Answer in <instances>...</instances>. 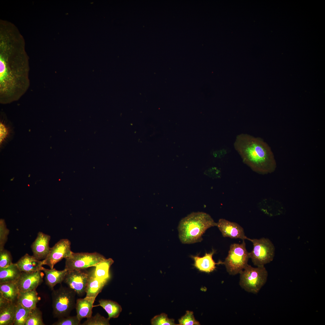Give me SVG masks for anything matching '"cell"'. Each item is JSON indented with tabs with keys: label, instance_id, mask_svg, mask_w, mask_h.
<instances>
[{
	"label": "cell",
	"instance_id": "cell-1",
	"mask_svg": "<svg viewBox=\"0 0 325 325\" xmlns=\"http://www.w3.org/2000/svg\"><path fill=\"white\" fill-rule=\"evenodd\" d=\"M23 40L6 36L0 38V102L18 100L30 84L28 57Z\"/></svg>",
	"mask_w": 325,
	"mask_h": 325
},
{
	"label": "cell",
	"instance_id": "cell-2",
	"mask_svg": "<svg viewBox=\"0 0 325 325\" xmlns=\"http://www.w3.org/2000/svg\"><path fill=\"white\" fill-rule=\"evenodd\" d=\"M234 145L243 163L254 172L265 175L275 170L277 163L274 154L262 138L241 133L236 136Z\"/></svg>",
	"mask_w": 325,
	"mask_h": 325
},
{
	"label": "cell",
	"instance_id": "cell-3",
	"mask_svg": "<svg viewBox=\"0 0 325 325\" xmlns=\"http://www.w3.org/2000/svg\"><path fill=\"white\" fill-rule=\"evenodd\" d=\"M216 226L217 223L207 213L192 212L179 222L178 226L179 239L182 243L185 244L200 242L206 230Z\"/></svg>",
	"mask_w": 325,
	"mask_h": 325
},
{
	"label": "cell",
	"instance_id": "cell-4",
	"mask_svg": "<svg viewBox=\"0 0 325 325\" xmlns=\"http://www.w3.org/2000/svg\"><path fill=\"white\" fill-rule=\"evenodd\" d=\"M76 293L69 287L61 285L52 290V307L54 317L59 318L70 315L75 308Z\"/></svg>",
	"mask_w": 325,
	"mask_h": 325
},
{
	"label": "cell",
	"instance_id": "cell-5",
	"mask_svg": "<svg viewBox=\"0 0 325 325\" xmlns=\"http://www.w3.org/2000/svg\"><path fill=\"white\" fill-rule=\"evenodd\" d=\"M239 274L240 286L254 294L258 293L265 284L268 274L264 266L254 268L248 264Z\"/></svg>",
	"mask_w": 325,
	"mask_h": 325
},
{
	"label": "cell",
	"instance_id": "cell-6",
	"mask_svg": "<svg viewBox=\"0 0 325 325\" xmlns=\"http://www.w3.org/2000/svg\"><path fill=\"white\" fill-rule=\"evenodd\" d=\"M249 258L246 243L243 240L241 243L231 245L228 255L222 264L230 275H235L240 274L248 265Z\"/></svg>",
	"mask_w": 325,
	"mask_h": 325
},
{
	"label": "cell",
	"instance_id": "cell-7",
	"mask_svg": "<svg viewBox=\"0 0 325 325\" xmlns=\"http://www.w3.org/2000/svg\"><path fill=\"white\" fill-rule=\"evenodd\" d=\"M253 245L252 251L249 252V258L255 266H263L273 261L275 248L268 239L263 237L259 239H249Z\"/></svg>",
	"mask_w": 325,
	"mask_h": 325
},
{
	"label": "cell",
	"instance_id": "cell-8",
	"mask_svg": "<svg viewBox=\"0 0 325 325\" xmlns=\"http://www.w3.org/2000/svg\"><path fill=\"white\" fill-rule=\"evenodd\" d=\"M102 255L97 252L74 253L65 259V269L67 271L85 270L96 266L105 259Z\"/></svg>",
	"mask_w": 325,
	"mask_h": 325
},
{
	"label": "cell",
	"instance_id": "cell-9",
	"mask_svg": "<svg viewBox=\"0 0 325 325\" xmlns=\"http://www.w3.org/2000/svg\"><path fill=\"white\" fill-rule=\"evenodd\" d=\"M84 270L68 271L63 282L78 295L82 296L85 290L90 276V272Z\"/></svg>",
	"mask_w": 325,
	"mask_h": 325
},
{
	"label": "cell",
	"instance_id": "cell-10",
	"mask_svg": "<svg viewBox=\"0 0 325 325\" xmlns=\"http://www.w3.org/2000/svg\"><path fill=\"white\" fill-rule=\"evenodd\" d=\"M71 243L67 239L60 240L50 248L46 258L42 260L43 265L48 266L50 268L63 258L69 257L73 252L71 250Z\"/></svg>",
	"mask_w": 325,
	"mask_h": 325
},
{
	"label": "cell",
	"instance_id": "cell-11",
	"mask_svg": "<svg viewBox=\"0 0 325 325\" xmlns=\"http://www.w3.org/2000/svg\"><path fill=\"white\" fill-rule=\"evenodd\" d=\"M216 226L224 237L249 240L245 235L243 228L238 223L223 218L220 219Z\"/></svg>",
	"mask_w": 325,
	"mask_h": 325
},
{
	"label": "cell",
	"instance_id": "cell-12",
	"mask_svg": "<svg viewBox=\"0 0 325 325\" xmlns=\"http://www.w3.org/2000/svg\"><path fill=\"white\" fill-rule=\"evenodd\" d=\"M41 271L32 272H22L17 280L20 292L36 290L43 281L44 274Z\"/></svg>",
	"mask_w": 325,
	"mask_h": 325
},
{
	"label": "cell",
	"instance_id": "cell-13",
	"mask_svg": "<svg viewBox=\"0 0 325 325\" xmlns=\"http://www.w3.org/2000/svg\"><path fill=\"white\" fill-rule=\"evenodd\" d=\"M51 237L50 235L39 232L37 237L32 244L31 248L33 255L39 260L45 259L49 252V246Z\"/></svg>",
	"mask_w": 325,
	"mask_h": 325
},
{
	"label": "cell",
	"instance_id": "cell-14",
	"mask_svg": "<svg viewBox=\"0 0 325 325\" xmlns=\"http://www.w3.org/2000/svg\"><path fill=\"white\" fill-rule=\"evenodd\" d=\"M215 252L212 249L211 252L206 253L202 257L191 255V257L194 261L195 267L201 272L209 273L213 271L216 268V265L222 264L221 261L216 263L213 259V256Z\"/></svg>",
	"mask_w": 325,
	"mask_h": 325
},
{
	"label": "cell",
	"instance_id": "cell-15",
	"mask_svg": "<svg viewBox=\"0 0 325 325\" xmlns=\"http://www.w3.org/2000/svg\"><path fill=\"white\" fill-rule=\"evenodd\" d=\"M21 272H32L41 271L43 261L37 259L33 255L26 253L15 263Z\"/></svg>",
	"mask_w": 325,
	"mask_h": 325
},
{
	"label": "cell",
	"instance_id": "cell-16",
	"mask_svg": "<svg viewBox=\"0 0 325 325\" xmlns=\"http://www.w3.org/2000/svg\"><path fill=\"white\" fill-rule=\"evenodd\" d=\"M95 299L85 297L77 299L75 308L76 316L81 321L84 318H88L92 316V308Z\"/></svg>",
	"mask_w": 325,
	"mask_h": 325
},
{
	"label": "cell",
	"instance_id": "cell-17",
	"mask_svg": "<svg viewBox=\"0 0 325 325\" xmlns=\"http://www.w3.org/2000/svg\"><path fill=\"white\" fill-rule=\"evenodd\" d=\"M45 274V280L46 284L52 290L57 284L61 283L64 279L68 271L65 269L58 271L53 268H45L42 267L41 269Z\"/></svg>",
	"mask_w": 325,
	"mask_h": 325
},
{
	"label": "cell",
	"instance_id": "cell-18",
	"mask_svg": "<svg viewBox=\"0 0 325 325\" xmlns=\"http://www.w3.org/2000/svg\"><path fill=\"white\" fill-rule=\"evenodd\" d=\"M90 272L91 275L85 290L86 297L95 299L108 281L98 279L94 275L91 270Z\"/></svg>",
	"mask_w": 325,
	"mask_h": 325
},
{
	"label": "cell",
	"instance_id": "cell-19",
	"mask_svg": "<svg viewBox=\"0 0 325 325\" xmlns=\"http://www.w3.org/2000/svg\"><path fill=\"white\" fill-rule=\"evenodd\" d=\"M20 290L17 280L0 283V294L8 300L16 302Z\"/></svg>",
	"mask_w": 325,
	"mask_h": 325
},
{
	"label": "cell",
	"instance_id": "cell-20",
	"mask_svg": "<svg viewBox=\"0 0 325 325\" xmlns=\"http://www.w3.org/2000/svg\"><path fill=\"white\" fill-rule=\"evenodd\" d=\"M16 302L9 301L0 306V325H14Z\"/></svg>",
	"mask_w": 325,
	"mask_h": 325
},
{
	"label": "cell",
	"instance_id": "cell-21",
	"mask_svg": "<svg viewBox=\"0 0 325 325\" xmlns=\"http://www.w3.org/2000/svg\"><path fill=\"white\" fill-rule=\"evenodd\" d=\"M39 297L36 290L20 292L17 302L24 307L32 310L36 307Z\"/></svg>",
	"mask_w": 325,
	"mask_h": 325
},
{
	"label": "cell",
	"instance_id": "cell-22",
	"mask_svg": "<svg viewBox=\"0 0 325 325\" xmlns=\"http://www.w3.org/2000/svg\"><path fill=\"white\" fill-rule=\"evenodd\" d=\"M22 272L16 263L5 268H0V283L17 280Z\"/></svg>",
	"mask_w": 325,
	"mask_h": 325
},
{
	"label": "cell",
	"instance_id": "cell-23",
	"mask_svg": "<svg viewBox=\"0 0 325 325\" xmlns=\"http://www.w3.org/2000/svg\"><path fill=\"white\" fill-rule=\"evenodd\" d=\"M113 262L114 261L112 258H106L96 266L93 267L94 268L91 271L98 279L108 281L110 277V268Z\"/></svg>",
	"mask_w": 325,
	"mask_h": 325
},
{
	"label": "cell",
	"instance_id": "cell-24",
	"mask_svg": "<svg viewBox=\"0 0 325 325\" xmlns=\"http://www.w3.org/2000/svg\"><path fill=\"white\" fill-rule=\"evenodd\" d=\"M99 304L97 306L102 307L106 311L108 315V318H116L118 317L122 311L121 306L117 302L108 299H101L98 301Z\"/></svg>",
	"mask_w": 325,
	"mask_h": 325
},
{
	"label": "cell",
	"instance_id": "cell-25",
	"mask_svg": "<svg viewBox=\"0 0 325 325\" xmlns=\"http://www.w3.org/2000/svg\"><path fill=\"white\" fill-rule=\"evenodd\" d=\"M31 310L16 302L14 325H25Z\"/></svg>",
	"mask_w": 325,
	"mask_h": 325
},
{
	"label": "cell",
	"instance_id": "cell-26",
	"mask_svg": "<svg viewBox=\"0 0 325 325\" xmlns=\"http://www.w3.org/2000/svg\"><path fill=\"white\" fill-rule=\"evenodd\" d=\"M42 313L37 307L32 309L25 325H44Z\"/></svg>",
	"mask_w": 325,
	"mask_h": 325
},
{
	"label": "cell",
	"instance_id": "cell-27",
	"mask_svg": "<svg viewBox=\"0 0 325 325\" xmlns=\"http://www.w3.org/2000/svg\"><path fill=\"white\" fill-rule=\"evenodd\" d=\"M11 129L10 125L4 119L0 122V144L1 147L5 144L11 136Z\"/></svg>",
	"mask_w": 325,
	"mask_h": 325
},
{
	"label": "cell",
	"instance_id": "cell-28",
	"mask_svg": "<svg viewBox=\"0 0 325 325\" xmlns=\"http://www.w3.org/2000/svg\"><path fill=\"white\" fill-rule=\"evenodd\" d=\"M82 325H110V319L106 318L97 313L94 316H92L87 318Z\"/></svg>",
	"mask_w": 325,
	"mask_h": 325
},
{
	"label": "cell",
	"instance_id": "cell-29",
	"mask_svg": "<svg viewBox=\"0 0 325 325\" xmlns=\"http://www.w3.org/2000/svg\"><path fill=\"white\" fill-rule=\"evenodd\" d=\"M152 325H176L173 319L169 318L167 315L164 313L155 316L151 320Z\"/></svg>",
	"mask_w": 325,
	"mask_h": 325
},
{
	"label": "cell",
	"instance_id": "cell-30",
	"mask_svg": "<svg viewBox=\"0 0 325 325\" xmlns=\"http://www.w3.org/2000/svg\"><path fill=\"white\" fill-rule=\"evenodd\" d=\"M9 230L7 228L4 219L0 220V251L4 249V246L7 241Z\"/></svg>",
	"mask_w": 325,
	"mask_h": 325
},
{
	"label": "cell",
	"instance_id": "cell-31",
	"mask_svg": "<svg viewBox=\"0 0 325 325\" xmlns=\"http://www.w3.org/2000/svg\"><path fill=\"white\" fill-rule=\"evenodd\" d=\"M81 321L78 319L76 315L70 316H69L60 317L53 323L52 325H81Z\"/></svg>",
	"mask_w": 325,
	"mask_h": 325
},
{
	"label": "cell",
	"instance_id": "cell-32",
	"mask_svg": "<svg viewBox=\"0 0 325 325\" xmlns=\"http://www.w3.org/2000/svg\"><path fill=\"white\" fill-rule=\"evenodd\" d=\"M179 325H200L199 322L195 319L192 311H187L185 314L178 320Z\"/></svg>",
	"mask_w": 325,
	"mask_h": 325
},
{
	"label": "cell",
	"instance_id": "cell-33",
	"mask_svg": "<svg viewBox=\"0 0 325 325\" xmlns=\"http://www.w3.org/2000/svg\"><path fill=\"white\" fill-rule=\"evenodd\" d=\"M10 252L5 249L0 251V268L8 267L13 263Z\"/></svg>",
	"mask_w": 325,
	"mask_h": 325
},
{
	"label": "cell",
	"instance_id": "cell-34",
	"mask_svg": "<svg viewBox=\"0 0 325 325\" xmlns=\"http://www.w3.org/2000/svg\"><path fill=\"white\" fill-rule=\"evenodd\" d=\"M205 175L213 179H217L221 178V172L219 169L213 167L210 168L206 170L204 172Z\"/></svg>",
	"mask_w": 325,
	"mask_h": 325
},
{
	"label": "cell",
	"instance_id": "cell-35",
	"mask_svg": "<svg viewBox=\"0 0 325 325\" xmlns=\"http://www.w3.org/2000/svg\"><path fill=\"white\" fill-rule=\"evenodd\" d=\"M226 153V150L224 149H222L214 151L212 154L215 158H221L224 156Z\"/></svg>",
	"mask_w": 325,
	"mask_h": 325
}]
</instances>
